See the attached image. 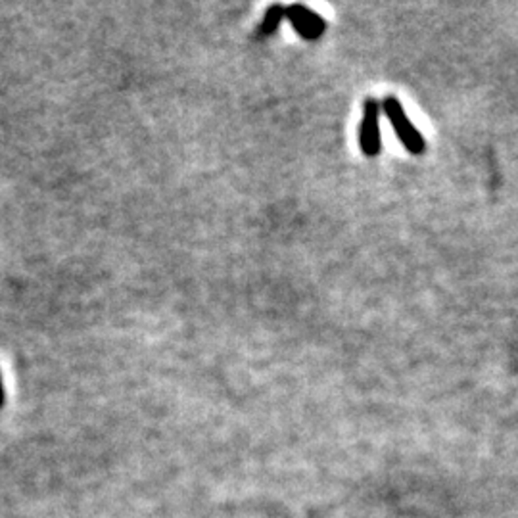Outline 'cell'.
<instances>
[{"label":"cell","instance_id":"cell-1","mask_svg":"<svg viewBox=\"0 0 518 518\" xmlns=\"http://www.w3.org/2000/svg\"><path fill=\"white\" fill-rule=\"evenodd\" d=\"M382 110H384L388 121L392 123L399 142H401L409 152L415 154V156H419V154L425 152L426 148L425 139H422V134L417 131V127L413 125L411 120L407 117V113L405 110H403V106H401V102H399L398 98H393V96H386L384 108H382Z\"/></svg>","mask_w":518,"mask_h":518},{"label":"cell","instance_id":"cell-2","mask_svg":"<svg viewBox=\"0 0 518 518\" xmlns=\"http://www.w3.org/2000/svg\"><path fill=\"white\" fill-rule=\"evenodd\" d=\"M359 146L365 156L374 158L382 148L380 140V104L374 98H369L363 108V120L359 127Z\"/></svg>","mask_w":518,"mask_h":518},{"label":"cell","instance_id":"cell-3","mask_svg":"<svg viewBox=\"0 0 518 518\" xmlns=\"http://www.w3.org/2000/svg\"><path fill=\"white\" fill-rule=\"evenodd\" d=\"M284 18L290 20L296 33L306 40L319 39L326 29V21L321 18L319 13L301 6V4H292V6L284 8Z\"/></svg>","mask_w":518,"mask_h":518},{"label":"cell","instance_id":"cell-4","mask_svg":"<svg viewBox=\"0 0 518 518\" xmlns=\"http://www.w3.org/2000/svg\"><path fill=\"white\" fill-rule=\"evenodd\" d=\"M284 18V6H280V4H272L269 10L265 12V18H263V23L259 27V35H272L277 31V27L279 23L282 21Z\"/></svg>","mask_w":518,"mask_h":518},{"label":"cell","instance_id":"cell-5","mask_svg":"<svg viewBox=\"0 0 518 518\" xmlns=\"http://www.w3.org/2000/svg\"><path fill=\"white\" fill-rule=\"evenodd\" d=\"M4 405V390H2V380H0V407Z\"/></svg>","mask_w":518,"mask_h":518}]
</instances>
